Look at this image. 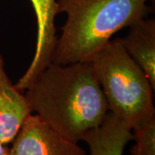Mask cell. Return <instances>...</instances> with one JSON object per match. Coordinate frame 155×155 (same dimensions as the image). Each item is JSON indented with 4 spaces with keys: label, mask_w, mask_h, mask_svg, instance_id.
Masks as SVG:
<instances>
[{
    "label": "cell",
    "mask_w": 155,
    "mask_h": 155,
    "mask_svg": "<svg viewBox=\"0 0 155 155\" xmlns=\"http://www.w3.org/2000/svg\"><path fill=\"white\" fill-rule=\"evenodd\" d=\"M132 140V129L108 112L101 125L86 134L82 140L88 146L90 155H123Z\"/></svg>",
    "instance_id": "obj_8"
},
{
    "label": "cell",
    "mask_w": 155,
    "mask_h": 155,
    "mask_svg": "<svg viewBox=\"0 0 155 155\" xmlns=\"http://www.w3.org/2000/svg\"><path fill=\"white\" fill-rule=\"evenodd\" d=\"M122 44L138 64L155 90V21L153 18L139 21L129 27Z\"/></svg>",
    "instance_id": "obj_7"
},
{
    "label": "cell",
    "mask_w": 155,
    "mask_h": 155,
    "mask_svg": "<svg viewBox=\"0 0 155 155\" xmlns=\"http://www.w3.org/2000/svg\"><path fill=\"white\" fill-rule=\"evenodd\" d=\"M32 114L23 92L12 84L0 55V141L11 143L25 119Z\"/></svg>",
    "instance_id": "obj_6"
},
{
    "label": "cell",
    "mask_w": 155,
    "mask_h": 155,
    "mask_svg": "<svg viewBox=\"0 0 155 155\" xmlns=\"http://www.w3.org/2000/svg\"><path fill=\"white\" fill-rule=\"evenodd\" d=\"M23 93L32 113L75 142L100 126L109 112L90 61L51 62Z\"/></svg>",
    "instance_id": "obj_1"
},
{
    "label": "cell",
    "mask_w": 155,
    "mask_h": 155,
    "mask_svg": "<svg viewBox=\"0 0 155 155\" xmlns=\"http://www.w3.org/2000/svg\"><path fill=\"white\" fill-rule=\"evenodd\" d=\"M0 155H10V147L0 141Z\"/></svg>",
    "instance_id": "obj_10"
},
{
    "label": "cell",
    "mask_w": 155,
    "mask_h": 155,
    "mask_svg": "<svg viewBox=\"0 0 155 155\" xmlns=\"http://www.w3.org/2000/svg\"><path fill=\"white\" fill-rule=\"evenodd\" d=\"M90 62L109 112L131 129L155 116L154 89L125 50L121 38L110 40Z\"/></svg>",
    "instance_id": "obj_3"
},
{
    "label": "cell",
    "mask_w": 155,
    "mask_h": 155,
    "mask_svg": "<svg viewBox=\"0 0 155 155\" xmlns=\"http://www.w3.org/2000/svg\"><path fill=\"white\" fill-rule=\"evenodd\" d=\"M132 155H155V116L132 129Z\"/></svg>",
    "instance_id": "obj_9"
},
{
    "label": "cell",
    "mask_w": 155,
    "mask_h": 155,
    "mask_svg": "<svg viewBox=\"0 0 155 155\" xmlns=\"http://www.w3.org/2000/svg\"><path fill=\"white\" fill-rule=\"evenodd\" d=\"M30 2L36 17V41L33 60L24 74L15 84L22 92L51 63L57 40L54 23L56 16L59 14L57 0H30Z\"/></svg>",
    "instance_id": "obj_5"
},
{
    "label": "cell",
    "mask_w": 155,
    "mask_h": 155,
    "mask_svg": "<svg viewBox=\"0 0 155 155\" xmlns=\"http://www.w3.org/2000/svg\"><path fill=\"white\" fill-rule=\"evenodd\" d=\"M11 143L10 155H86L78 142L56 132L35 114L25 119Z\"/></svg>",
    "instance_id": "obj_4"
},
{
    "label": "cell",
    "mask_w": 155,
    "mask_h": 155,
    "mask_svg": "<svg viewBox=\"0 0 155 155\" xmlns=\"http://www.w3.org/2000/svg\"><path fill=\"white\" fill-rule=\"evenodd\" d=\"M149 0H57L67 20L57 37L52 61L66 65L90 61L112 36L142 20Z\"/></svg>",
    "instance_id": "obj_2"
}]
</instances>
